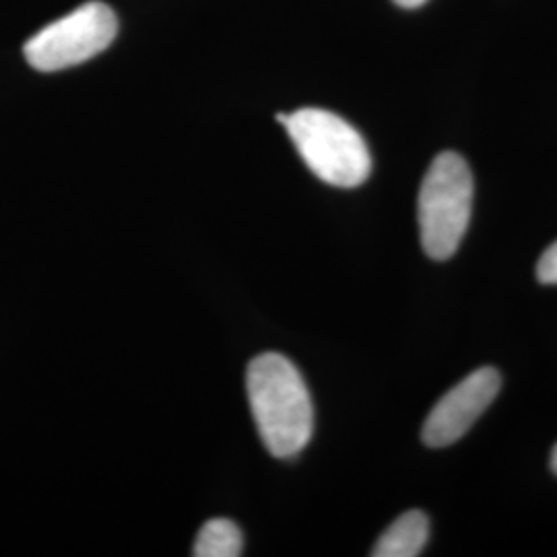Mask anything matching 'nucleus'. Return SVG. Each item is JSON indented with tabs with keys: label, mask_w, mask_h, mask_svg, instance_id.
Here are the masks:
<instances>
[{
	"label": "nucleus",
	"mask_w": 557,
	"mask_h": 557,
	"mask_svg": "<svg viewBox=\"0 0 557 557\" xmlns=\"http://www.w3.org/2000/svg\"><path fill=\"white\" fill-rule=\"evenodd\" d=\"M246 391L267 450L277 458L299 455L314 432V407L298 368L275 351L262 354L246 370Z\"/></svg>",
	"instance_id": "nucleus-1"
},
{
	"label": "nucleus",
	"mask_w": 557,
	"mask_h": 557,
	"mask_svg": "<svg viewBox=\"0 0 557 557\" xmlns=\"http://www.w3.org/2000/svg\"><path fill=\"white\" fill-rule=\"evenodd\" d=\"M294 140L301 160L322 182L338 188H356L372 172L368 145L358 131L333 112L304 108L294 114H277Z\"/></svg>",
	"instance_id": "nucleus-2"
},
{
	"label": "nucleus",
	"mask_w": 557,
	"mask_h": 557,
	"mask_svg": "<svg viewBox=\"0 0 557 557\" xmlns=\"http://www.w3.org/2000/svg\"><path fill=\"white\" fill-rule=\"evenodd\" d=\"M473 211V176L458 153L432 161L418 200L421 246L434 260L450 259L467 234Z\"/></svg>",
	"instance_id": "nucleus-3"
},
{
	"label": "nucleus",
	"mask_w": 557,
	"mask_h": 557,
	"mask_svg": "<svg viewBox=\"0 0 557 557\" xmlns=\"http://www.w3.org/2000/svg\"><path fill=\"white\" fill-rule=\"evenodd\" d=\"M119 34L114 11L98 2H85L62 20L50 23L25 44L27 62L41 73L77 66L98 57Z\"/></svg>",
	"instance_id": "nucleus-4"
},
{
	"label": "nucleus",
	"mask_w": 557,
	"mask_h": 557,
	"mask_svg": "<svg viewBox=\"0 0 557 557\" xmlns=\"http://www.w3.org/2000/svg\"><path fill=\"white\" fill-rule=\"evenodd\" d=\"M502 376L496 368H479L440 398L423 423L421 438L430 448H444L462 438L498 397Z\"/></svg>",
	"instance_id": "nucleus-5"
},
{
	"label": "nucleus",
	"mask_w": 557,
	"mask_h": 557,
	"mask_svg": "<svg viewBox=\"0 0 557 557\" xmlns=\"http://www.w3.org/2000/svg\"><path fill=\"white\" fill-rule=\"evenodd\" d=\"M430 539V520L411 510L398 517L376 541L372 556L374 557H416L423 552Z\"/></svg>",
	"instance_id": "nucleus-6"
},
{
	"label": "nucleus",
	"mask_w": 557,
	"mask_h": 557,
	"mask_svg": "<svg viewBox=\"0 0 557 557\" xmlns=\"http://www.w3.org/2000/svg\"><path fill=\"white\" fill-rule=\"evenodd\" d=\"M244 554V539L236 522L230 518H213L202 524L195 541L193 556L238 557Z\"/></svg>",
	"instance_id": "nucleus-7"
},
{
	"label": "nucleus",
	"mask_w": 557,
	"mask_h": 557,
	"mask_svg": "<svg viewBox=\"0 0 557 557\" xmlns=\"http://www.w3.org/2000/svg\"><path fill=\"white\" fill-rule=\"evenodd\" d=\"M537 277L545 285H557V242L552 244L539 260Z\"/></svg>",
	"instance_id": "nucleus-8"
},
{
	"label": "nucleus",
	"mask_w": 557,
	"mask_h": 557,
	"mask_svg": "<svg viewBox=\"0 0 557 557\" xmlns=\"http://www.w3.org/2000/svg\"><path fill=\"white\" fill-rule=\"evenodd\" d=\"M395 2H397L398 7H403V9H418L428 0H395Z\"/></svg>",
	"instance_id": "nucleus-9"
},
{
	"label": "nucleus",
	"mask_w": 557,
	"mask_h": 557,
	"mask_svg": "<svg viewBox=\"0 0 557 557\" xmlns=\"http://www.w3.org/2000/svg\"><path fill=\"white\" fill-rule=\"evenodd\" d=\"M552 469H554V473L557 475V444L554 453H552Z\"/></svg>",
	"instance_id": "nucleus-10"
}]
</instances>
